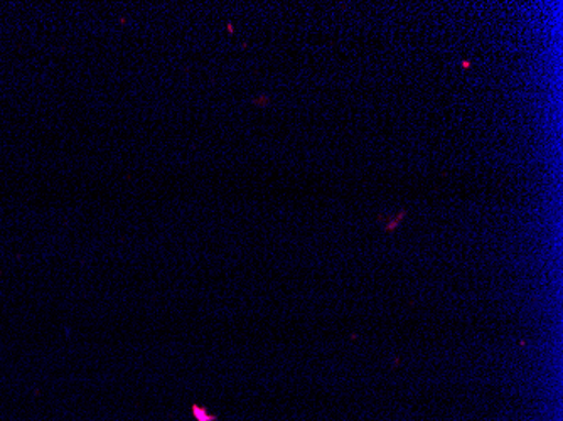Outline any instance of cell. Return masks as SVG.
Segmentation results:
<instances>
[{
	"instance_id": "1",
	"label": "cell",
	"mask_w": 563,
	"mask_h": 421,
	"mask_svg": "<svg viewBox=\"0 0 563 421\" xmlns=\"http://www.w3.org/2000/svg\"><path fill=\"white\" fill-rule=\"evenodd\" d=\"M192 414L198 421H213L217 420L214 414H208L207 408L192 407Z\"/></svg>"
}]
</instances>
